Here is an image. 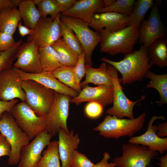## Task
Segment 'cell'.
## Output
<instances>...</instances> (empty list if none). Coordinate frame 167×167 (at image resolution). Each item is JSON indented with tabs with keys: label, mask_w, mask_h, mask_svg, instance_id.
<instances>
[{
	"label": "cell",
	"mask_w": 167,
	"mask_h": 167,
	"mask_svg": "<svg viewBox=\"0 0 167 167\" xmlns=\"http://www.w3.org/2000/svg\"><path fill=\"white\" fill-rule=\"evenodd\" d=\"M61 15L60 13L54 19L41 17L34 29V34L29 36L27 40H34L39 48L51 46L62 38Z\"/></svg>",
	"instance_id": "9"
},
{
	"label": "cell",
	"mask_w": 167,
	"mask_h": 167,
	"mask_svg": "<svg viewBox=\"0 0 167 167\" xmlns=\"http://www.w3.org/2000/svg\"><path fill=\"white\" fill-rule=\"evenodd\" d=\"M22 42V40L20 39L11 49L0 52V73L5 69L12 68L14 61L16 59L18 50Z\"/></svg>",
	"instance_id": "35"
},
{
	"label": "cell",
	"mask_w": 167,
	"mask_h": 167,
	"mask_svg": "<svg viewBox=\"0 0 167 167\" xmlns=\"http://www.w3.org/2000/svg\"><path fill=\"white\" fill-rule=\"evenodd\" d=\"M147 116L143 113L136 118L120 119L107 114L103 121L93 130L105 138L118 139L122 136L132 137L143 127Z\"/></svg>",
	"instance_id": "3"
},
{
	"label": "cell",
	"mask_w": 167,
	"mask_h": 167,
	"mask_svg": "<svg viewBox=\"0 0 167 167\" xmlns=\"http://www.w3.org/2000/svg\"><path fill=\"white\" fill-rule=\"evenodd\" d=\"M15 6H17L13 0H0V13L6 9L13 8Z\"/></svg>",
	"instance_id": "45"
},
{
	"label": "cell",
	"mask_w": 167,
	"mask_h": 167,
	"mask_svg": "<svg viewBox=\"0 0 167 167\" xmlns=\"http://www.w3.org/2000/svg\"><path fill=\"white\" fill-rule=\"evenodd\" d=\"M100 60L113 66L121 74V83L122 85L143 81L152 66L148 58L147 47L142 45L139 50L124 55V58L119 61L105 57L101 58Z\"/></svg>",
	"instance_id": "1"
},
{
	"label": "cell",
	"mask_w": 167,
	"mask_h": 167,
	"mask_svg": "<svg viewBox=\"0 0 167 167\" xmlns=\"http://www.w3.org/2000/svg\"><path fill=\"white\" fill-rule=\"evenodd\" d=\"M18 6L24 25L34 29L41 16L33 0H22Z\"/></svg>",
	"instance_id": "24"
},
{
	"label": "cell",
	"mask_w": 167,
	"mask_h": 167,
	"mask_svg": "<svg viewBox=\"0 0 167 167\" xmlns=\"http://www.w3.org/2000/svg\"><path fill=\"white\" fill-rule=\"evenodd\" d=\"M104 7L103 0H77L71 9L62 13L61 15L79 19L89 24L95 11Z\"/></svg>",
	"instance_id": "22"
},
{
	"label": "cell",
	"mask_w": 167,
	"mask_h": 167,
	"mask_svg": "<svg viewBox=\"0 0 167 167\" xmlns=\"http://www.w3.org/2000/svg\"><path fill=\"white\" fill-rule=\"evenodd\" d=\"M104 7H106L112 5L116 0H104Z\"/></svg>",
	"instance_id": "48"
},
{
	"label": "cell",
	"mask_w": 167,
	"mask_h": 167,
	"mask_svg": "<svg viewBox=\"0 0 167 167\" xmlns=\"http://www.w3.org/2000/svg\"><path fill=\"white\" fill-rule=\"evenodd\" d=\"M85 54L84 52L79 58L78 62L74 67L75 79L77 84L79 86L81 80L85 74Z\"/></svg>",
	"instance_id": "37"
},
{
	"label": "cell",
	"mask_w": 167,
	"mask_h": 167,
	"mask_svg": "<svg viewBox=\"0 0 167 167\" xmlns=\"http://www.w3.org/2000/svg\"><path fill=\"white\" fill-rule=\"evenodd\" d=\"M148 58L151 64L162 68L167 66V41L160 38L147 48Z\"/></svg>",
	"instance_id": "23"
},
{
	"label": "cell",
	"mask_w": 167,
	"mask_h": 167,
	"mask_svg": "<svg viewBox=\"0 0 167 167\" xmlns=\"http://www.w3.org/2000/svg\"><path fill=\"white\" fill-rule=\"evenodd\" d=\"M165 120L162 116H153L148 122L147 131L139 136L132 137L128 140L129 143L141 144L148 147L151 149L163 153L167 150V138H162L157 136V126L153 125V123L157 119Z\"/></svg>",
	"instance_id": "18"
},
{
	"label": "cell",
	"mask_w": 167,
	"mask_h": 167,
	"mask_svg": "<svg viewBox=\"0 0 167 167\" xmlns=\"http://www.w3.org/2000/svg\"><path fill=\"white\" fill-rule=\"evenodd\" d=\"M158 132L157 135L160 137H167V122L161 124L159 123L157 125Z\"/></svg>",
	"instance_id": "46"
},
{
	"label": "cell",
	"mask_w": 167,
	"mask_h": 167,
	"mask_svg": "<svg viewBox=\"0 0 167 167\" xmlns=\"http://www.w3.org/2000/svg\"><path fill=\"white\" fill-rule=\"evenodd\" d=\"M53 136L44 131L35 137L31 142L23 147L17 167H36L45 147Z\"/></svg>",
	"instance_id": "15"
},
{
	"label": "cell",
	"mask_w": 167,
	"mask_h": 167,
	"mask_svg": "<svg viewBox=\"0 0 167 167\" xmlns=\"http://www.w3.org/2000/svg\"><path fill=\"white\" fill-rule=\"evenodd\" d=\"M57 133L58 136V150L61 167H70L74 151L76 150L80 140L78 134H75L74 130L67 132L60 129Z\"/></svg>",
	"instance_id": "20"
},
{
	"label": "cell",
	"mask_w": 167,
	"mask_h": 167,
	"mask_svg": "<svg viewBox=\"0 0 167 167\" xmlns=\"http://www.w3.org/2000/svg\"><path fill=\"white\" fill-rule=\"evenodd\" d=\"M60 20L72 30L82 46L85 62L92 66L93 52L101 39L100 33L92 30L89 24L79 19L61 15Z\"/></svg>",
	"instance_id": "6"
},
{
	"label": "cell",
	"mask_w": 167,
	"mask_h": 167,
	"mask_svg": "<svg viewBox=\"0 0 167 167\" xmlns=\"http://www.w3.org/2000/svg\"><path fill=\"white\" fill-rule=\"evenodd\" d=\"M10 112L19 126L31 140L46 130V117L37 116L25 102L17 103Z\"/></svg>",
	"instance_id": "7"
},
{
	"label": "cell",
	"mask_w": 167,
	"mask_h": 167,
	"mask_svg": "<svg viewBox=\"0 0 167 167\" xmlns=\"http://www.w3.org/2000/svg\"><path fill=\"white\" fill-rule=\"evenodd\" d=\"M139 29V42L147 48L156 41L166 36L157 3H154L148 19L141 21Z\"/></svg>",
	"instance_id": "13"
},
{
	"label": "cell",
	"mask_w": 167,
	"mask_h": 167,
	"mask_svg": "<svg viewBox=\"0 0 167 167\" xmlns=\"http://www.w3.org/2000/svg\"><path fill=\"white\" fill-rule=\"evenodd\" d=\"M62 38L66 45L79 58L84 53L82 46L72 30L60 20Z\"/></svg>",
	"instance_id": "31"
},
{
	"label": "cell",
	"mask_w": 167,
	"mask_h": 167,
	"mask_svg": "<svg viewBox=\"0 0 167 167\" xmlns=\"http://www.w3.org/2000/svg\"><path fill=\"white\" fill-rule=\"evenodd\" d=\"M129 17L113 12L94 13L89 26L99 33L102 29L116 32L129 25Z\"/></svg>",
	"instance_id": "16"
},
{
	"label": "cell",
	"mask_w": 167,
	"mask_h": 167,
	"mask_svg": "<svg viewBox=\"0 0 167 167\" xmlns=\"http://www.w3.org/2000/svg\"><path fill=\"white\" fill-rule=\"evenodd\" d=\"M36 167H61L58 150V141L50 142L43 152Z\"/></svg>",
	"instance_id": "28"
},
{
	"label": "cell",
	"mask_w": 167,
	"mask_h": 167,
	"mask_svg": "<svg viewBox=\"0 0 167 167\" xmlns=\"http://www.w3.org/2000/svg\"><path fill=\"white\" fill-rule=\"evenodd\" d=\"M113 85H100L92 87L87 85L77 96L71 98L70 103L78 105L85 102H95L104 107L113 103Z\"/></svg>",
	"instance_id": "17"
},
{
	"label": "cell",
	"mask_w": 167,
	"mask_h": 167,
	"mask_svg": "<svg viewBox=\"0 0 167 167\" xmlns=\"http://www.w3.org/2000/svg\"><path fill=\"white\" fill-rule=\"evenodd\" d=\"M22 81L12 67L2 71L0 73V99L9 101L18 98L25 102L26 96L22 88Z\"/></svg>",
	"instance_id": "14"
},
{
	"label": "cell",
	"mask_w": 167,
	"mask_h": 167,
	"mask_svg": "<svg viewBox=\"0 0 167 167\" xmlns=\"http://www.w3.org/2000/svg\"><path fill=\"white\" fill-rule=\"evenodd\" d=\"M17 7L6 9L0 13V32L14 34L22 19Z\"/></svg>",
	"instance_id": "25"
},
{
	"label": "cell",
	"mask_w": 167,
	"mask_h": 167,
	"mask_svg": "<svg viewBox=\"0 0 167 167\" xmlns=\"http://www.w3.org/2000/svg\"><path fill=\"white\" fill-rule=\"evenodd\" d=\"M103 107L99 103L95 102H89L86 106L85 111L86 115L91 118H95L102 114Z\"/></svg>",
	"instance_id": "38"
},
{
	"label": "cell",
	"mask_w": 167,
	"mask_h": 167,
	"mask_svg": "<svg viewBox=\"0 0 167 167\" xmlns=\"http://www.w3.org/2000/svg\"><path fill=\"white\" fill-rule=\"evenodd\" d=\"M12 68L19 75L23 80L30 79L35 81L56 92L69 96L71 97L76 96L79 94L76 91L61 82L51 72L43 71L37 74L29 73L17 68Z\"/></svg>",
	"instance_id": "19"
},
{
	"label": "cell",
	"mask_w": 167,
	"mask_h": 167,
	"mask_svg": "<svg viewBox=\"0 0 167 167\" xmlns=\"http://www.w3.org/2000/svg\"><path fill=\"white\" fill-rule=\"evenodd\" d=\"M11 152L10 145L5 137L0 133V157L9 156Z\"/></svg>",
	"instance_id": "40"
},
{
	"label": "cell",
	"mask_w": 167,
	"mask_h": 167,
	"mask_svg": "<svg viewBox=\"0 0 167 167\" xmlns=\"http://www.w3.org/2000/svg\"><path fill=\"white\" fill-rule=\"evenodd\" d=\"M74 67L62 66L51 72L61 82L79 93L81 89L76 81Z\"/></svg>",
	"instance_id": "30"
},
{
	"label": "cell",
	"mask_w": 167,
	"mask_h": 167,
	"mask_svg": "<svg viewBox=\"0 0 167 167\" xmlns=\"http://www.w3.org/2000/svg\"><path fill=\"white\" fill-rule=\"evenodd\" d=\"M122 155L114 158L117 167H151L152 159L158 152L145 146L128 143L122 145Z\"/></svg>",
	"instance_id": "8"
},
{
	"label": "cell",
	"mask_w": 167,
	"mask_h": 167,
	"mask_svg": "<svg viewBox=\"0 0 167 167\" xmlns=\"http://www.w3.org/2000/svg\"><path fill=\"white\" fill-rule=\"evenodd\" d=\"M17 28L20 35L22 37L28 35H32L34 32V29L30 28L22 25L21 22L19 23Z\"/></svg>",
	"instance_id": "44"
},
{
	"label": "cell",
	"mask_w": 167,
	"mask_h": 167,
	"mask_svg": "<svg viewBox=\"0 0 167 167\" xmlns=\"http://www.w3.org/2000/svg\"><path fill=\"white\" fill-rule=\"evenodd\" d=\"M13 67L27 73L37 74L43 71L39 52V47L34 40L22 43L17 52Z\"/></svg>",
	"instance_id": "12"
},
{
	"label": "cell",
	"mask_w": 167,
	"mask_h": 167,
	"mask_svg": "<svg viewBox=\"0 0 167 167\" xmlns=\"http://www.w3.org/2000/svg\"><path fill=\"white\" fill-rule=\"evenodd\" d=\"M61 13L71 9L77 0H56Z\"/></svg>",
	"instance_id": "42"
},
{
	"label": "cell",
	"mask_w": 167,
	"mask_h": 167,
	"mask_svg": "<svg viewBox=\"0 0 167 167\" xmlns=\"http://www.w3.org/2000/svg\"><path fill=\"white\" fill-rule=\"evenodd\" d=\"M94 164L84 154L75 150L72 158L70 167H92Z\"/></svg>",
	"instance_id": "36"
},
{
	"label": "cell",
	"mask_w": 167,
	"mask_h": 167,
	"mask_svg": "<svg viewBox=\"0 0 167 167\" xmlns=\"http://www.w3.org/2000/svg\"><path fill=\"white\" fill-rule=\"evenodd\" d=\"M135 1V0H116L110 6L96 10L95 13L113 12L130 15Z\"/></svg>",
	"instance_id": "33"
},
{
	"label": "cell",
	"mask_w": 167,
	"mask_h": 167,
	"mask_svg": "<svg viewBox=\"0 0 167 167\" xmlns=\"http://www.w3.org/2000/svg\"><path fill=\"white\" fill-rule=\"evenodd\" d=\"M112 82L113 88V105L106 111V113L120 119L125 117L130 119L135 118L133 112L134 106L138 102L145 100L146 96L143 95L135 101L128 99L123 91V89L121 84V79L119 78L117 70L113 76Z\"/></svg>",
	"instance_id": "11"
},
{
	"label": "cell",
	"mask_w": 167,
	"mask_h": 167,
	"mask_svg": "<svg viewBox=\"0 0 167 167\" xmlns=\"http://www.w3.org/2000/svg\"><path fill=\"white\" fill-rule=\"evenodd\" d=\"M71 98L70 96L56 92L54 103L45 120L46 131L53 136L57 133L60 129L69 131L67 121Z\"/></svg>",
	"instance_id": "10"
},
{
	"label": "cell",
	"mask_w": 167,
	"mask_h": 167,
	"mask_svg": "<svg viewBox=\"0 0 167 167\" xmlns=\"http://www.w3.org/2000/svg\"><path fill=\"white\" fill-rule=\"evenodd\" d=\"M154 3L152 0H138L135 2L134 9L130 15L129 25L139 27L147 12Z\"/></svg>",
	"instance_id": "32"
},
{
	"label": "cell",
	"mask_w": 167,
	"mask_h": 167,
	"mask_svg": "<svg viewBox=\"0 0 167 167\" xmlns=\"http://www.w3.org/2000/svg\"><path fill=\"white\" fill-rule=\"evenodd\" d=\"M99 33L101 36L100 51L111 55L132 52L139 37V27L129 25L116 32L102 29Z\"/></svg>",
	"instance_id": "2"
},
{
	"label": "cell",
	"mask_w": 167,
	"mask_h": 167,
	"mask_svg": "<svg viewBox=\"0 0 167 167\" xmlns=\"http://www.w3.org/2000/svg\"><path fill=\"white\" fill-rule=\"evenodd\" d=\"M40 13L41 17H47L49 15L54 19L60 14L59 7L56 0H33Z\"/></svg>",
	"instance_id": "34"
},
{
	"label": "cell",
	"mask_w": 167,
	"mask_h": 167,
	"mask_svg": "<svg viewBox=\"0 0 167 167\" xmlns=\"http://www.w3.org/2000/svg\"><path fill=\"white\" fill-rule=\"evenodd\" d=\"M150 79L146 85L148 88L156 89L160 96L158 102L159 106L167 104V74L158 75L149 70L146 74L145 77Z\"/></svg>",
	"instance_id": "26"
},
{
	"label": "cell",
	"mask_w": 167,
	"mask_h": 167,
	"mask_svg": "<svg viewBox=\"0 0 167 167\" xmlns=\"http://www.w3.org/2000/svg\"><path fill=\"white\" fill-rule=\"evenodd\" d=\"M110 158L109 154L105 152L103 154L102 159L96 164H94L92 167H115V164L113 162H108V160Z\"/></svg>",
	"instance_id": "43"
},
{
	"label": "cell",
	"mask_w": 167,
	"mask_h": 167,
	"mask_svg": "<svg viewBox=\"0 0 167 167\" xmlns=\"http://www.w3.org/2000/svg\"><path fill=\"white\" fill-rule=\"evenodd\" d=\"M85 67V79L79 84L81 89L89 83L97 85L113 86L112 77L117 70L113 66L103 62L98 68H94L87 64Z\"/></svg>",
	"instance_id": "21"
},
{
	"label": "cell",
	"mask_w": 167,
	"mask_h": 167,
	"mask_svg": "<svg viewBox=\"0 0 167 167\" xmlns=\"http://www.w3.org/2000/svg\"><path fill=\"white\" fill-rule=\"evenodd\" d=\"M18 103V100L17 99L9 101H5L0 99V120L5 112H10L12 107Z\"/></svg>",
	"instance_id": "41"
},
{
	"label": "cell",
	"mask_w": 167,
	"mask_h": 167,
	"mask_svg": "<svg viewBox=\"0 0 167 167\" xmlns=\"http://www.w3.org/2000/svg\"><path fill=\"white\" fill-rule=\"evenodd\" d=\"M25 102L38 116L46 117L54 103L56 92L35 81L23 80Z\"/></svg>",
	"instance_id": "4"
},
{
	"label": "cell",
	"mask_w": 167,
	"mask_h": 167,
	"mask_svg": "<svg viewBox=\"0 0 167 167\" xmlns=\"http://www.w3.org/2000/svg\"><path fill=\"white\" fill-rule=\"evenodd\" d=\"M160 163H157L161 167H167V154L164 156H162L160 158H158Z\"/></svg>",
	"instance_id": "47"
},
{
	"label": "cell",
	"mask_w": 167,
	"mask_h": 167,
	"mask_svg": "<svg viewBox=\"0 0 167 167\" xmlns=\"http://www.w3.org/2000/svg\"><path fill=\"white\" fill-rule=\"evenodd\" d=\"M56 51L62 66H75L79 58L66 45L61 38L52 45Z\"/></svg>",
	"instance_id": "29"
},
{
	"label": "cell",
	"mask_w": 167,
	"mask_h": 167,
	"mask_svg": "<svg viewBox=\"0 0 167 167\" xmlns=\"http://www.w3.org/2000/svg\"><path fill=\"white\" fill-rule=\"evenodd\" d=\"M13 35L0 32V52L4 51L12 47L16 44Z\"/></svg>",
	"instance_id": "39"
},
{
	"label": "cell",
	"mask_w": 167,
	"mask_h": 167,
	"mask_svg": "<svg viewBox=\"0 0 167 167\" xmlns=\"http://www.w3.org/2000/svg\"><path fill=\"white\" fill-rule=\"evenodd\" d=\"M0 133L5 137L10 145L11 152L8 164L17 165L22 148L30 143L31 139L19 126L9 112H5L2 116L0 120Z\"/></svg>",
	"instance_id": "5"
},
{
	"label": "cell",
	"mask_w": 167,
	"mask_h": 167,
	"mask_svg": "<svg viewBox=\"0 0 167 167\" xmlns=\"http://www.w3.org/2000/svg\"><path fill=\"white\" fill-rule=\"evenodd\" d=\"M39 52L43 71L52 72L62 66L56 51L52 46L39 47Z\"/></svg>",
	"instance_id": "27"
}]
</instances>
